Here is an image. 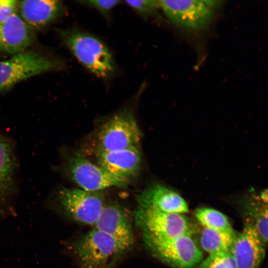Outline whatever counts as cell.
<instances>
[{
  "instance_id": "obj_23",
  "label": "cell",
  "mask_w": 268,
  "mask_h": 268,
  "mask_svg": "<svg viewBox=\"0 0 268 268\" xmlns=\"http://www.w3.org/2000/svg\"><path fill=\"white\" fill-rule=\"evenodd\" d=\"M17 9V0H0V22L5 21L16 13Z\"/></svg>"
},
{
  "instance_id": "obj_14",
  "label": "cell",
  "mask_w": 268,
  "mask_h": 268,
  "mask_svg": "<svg viewBox=\"0 0 268 268\" xmlns=\"http://www.w3.org/2000/svg\"><path fill=\"white\" fill-rule=\"evenodd\" d=\"M139 206L167 213L189 212L186 201L176 191L160 184L148 187L138 196Z\"/></svg>"
},
{
  "instance_id": "obj_8",
  "label": "cell",
  "mask_w": 268,
  "mask_h": 268,
  "mask_svg": "<svg viewBox=\"0 0 268 268\" xmlns=\"http://www.w3.org/2000/svg\"><path fill=\"white\" fill-rule=\"evenodd\" d=\"M219 1L210 0H159L160 8L174 24L198 31L206 28L212 19Z\"/></svg>"
},
{
  "instance_id": "obj_16",
  "label": "cell",
  "mask_w": 268,
  "mask_h": 268,
  "mask_svg": "<svg viewBox=\"0 0 268 268\" xmlns=\"http://www.w3.org/2000/svg\"><path fill=\"white\" fill-rule=\"evenodd\" d=\"M34 39L33 30L16 13L0 22V51L16 54L23 51Z\"/></svg>"
},
{
  "instance_id": "obj_12",
  "label": "cell",
  "mask_w": 268,
  "mask_h": 268,
  "mask_svg": "<svg viewBox=\"0 0 268 268\" xmlns=\"http://www.w3.org/2000/svg\"><path fill=\"white\" fill-rule=\"evenodd\" d=\"M266 248L253 226L245 221L242 231L236 235L229 252L236 268H259L265 257Z\"/></svg>"
},
{
  "instance_id": "obj_10",
  "label": "cell",
  "mask_w": 268,
  "mask_h": 268,
  "mask_svg": "<svg viewBox=\"0 0 268 268\" xmlns=\"http://www.w3.org/2000/svg\"><path fill=\"white\" fill-rule=\"evenodd\" d=\"M141 137L134 115L123 111L115 114L101 127L98 134L97 150L110 151L137 147Z\"/></svg>"
},
{
  "instance_id": "obj_19",
  "label": "cell",
  "mask_w": 268,
  "mask_h": 268,
  "mask_svg": "<svg viewBox=\"0 0 268 268\" xmlns=\"http://www.w3.org/2000/svg\"><path fill=\"white\" fill-rule=\"evenodd\" d=\"M249 216L246 220L253 226L260 239L267 247L268 244V205L263 200L250 205Z\"/></svg>"
},
{
  "instance_id": "obj_20",
  "label": "cell",
  "mask_w": 268,
  "mask_h": 268,
  "mask_svg": "<svg viewBox=\"0 0 268 268\" xmlns=\"http://www.w3.org/2000/svg\"><path fill=\"white\" fill-rule=\"evenodd\" d=\"M236 267L229 251L209 255L199 264V268H232Z\"/></svg>"
},
{
  "instance_id": "obj_17",
  "label": "cell",
  "mask_w": 268,
  "mask_h": 268,
  "mask_svg": "<svg viewBox=\"0 0 268 268\" xmlns=\"http://www.w3.org/2000/svg\"><path fill=\"white\" fill-rule=\"evenodd\" d=\"M234 231H221L206 228L201 231L199 242L209 255L229 251L235 237Z\"/></svg>"
},
{
  "instance_id": "obj_3",
  "label": "cell",
  "mask_w": 268,
  "mask_h": 268,
  "mask_svg": "<svg viewBox=\"0 0 268 268\" xmlns=\"http://www.w3.org/2000/svg\"><path fill=\"white\" fill-rule=\"evenodd\" d=\"M70 246L79 268H112L128 251L113 237L95 228Z\"/></svg>"
},
{
  "instance_id": "obj_1",
  "label": "cell",
  "mask_w": 268,
  "mask_h": 268,
  "mask_svg": "<svg viewBox=\"0 0 268 268\" xmlns=\"http://www.w3.org/2000/svg\"><path fill=\"white\" fill-rule=\"evenodd\" d=\"M49 210L75 222L94 226L104 205L101 192L60 187L52 191L45 201Z\"/></svg>"
},
{
  "instance_id": "obj_9",
  "label": "cell",
  "mask_w": 268,
  "mask_h": 268,
  "mask_svg": "<svg viewBox=\"0 0 268 268\" xmlns=\"http://www.w3.org/2000/svg\"><path fill=\"white\" fill-rule=\"evenodd\" d=\"M19 167L15 143L0 132V220L14 213Z\"/></svg>"
},
{
  "instance_id": "obj_7",
  "label": "cell",
  "mask_w": 268,
  "mask_h": 268,
  "mask_svg": "<svg viewBox=\"0 0 268 268\" xmlns=\"http://www.w3.org/2000/svg\"><path fill=\"white\" fill-rule=\"evenodd\" d=\"M147 249L153 257L175 268H193L203 260V253L193 237L169 238L142 236Z\"/></svg>"
},
{
  "instance_id": "obj_15",
  "label": "cell",
  "mask_w": 268,
  "mask_h": 268,
  "mask_svg": "<svg viewBox=\"0 0 268 268\" xmlns=\"http://www.w3.org/2000/svg\"><path fill=\"white\" fill-rule=\"evenodd\" d=\"M19 16L32 30L43 28L53 22L63 12L62 1L58 0L17 1Z\"/></svg>"
},
{
  "instance_id": "obj_21",
  "label": "cell",
  "mask_w": 268,
  "mask_h": 268,
  "mask_svg": "<svg viewBox=\"0 0 268 268\" xmlns=\"http://www.w3.org/2000/svg\"><path fill=\"white\" fill-rule=\"evenodd\" d=\"M125 2L137 13L143 16L153 15L160 8L159 0H126Z\"/></svg>"
},
{
  "instance_id": "obj_18",
  "label": "cell",
  "mask_w": 268,
  "mask_h": 268,
  "mask_svg": "<svg viewBox=\"0 0 268 268\" xmlns=\"http://www.w3.org/2000/svg\"><path fill=\"white\" fill-rule=\"evenodd\" d=\"M194 215L203 228L221 231H234L227 217L215 209L198 208L194 211Z\"/></svg>"
},
{
  "instance_id": "obj_4",
  "label": "cell",
  "mask_w": 268,
  "mask_h": 268,
  "mask_svg": "<svg viewBox=\"0 0 268 268\" xmlns=\"http://www.w3.org/2000/svg\"><path fill=\"white\" fill-rule=\"evenodd\" d=\"M134 215L142 236L154 238L193 237L199 232L197 224L185 214L167 213L138 206Z\"/></svg>"
},
{
  "instance_id": "obj_5",
  "label": "cell",
  "mask_w": 268,
  "mask_h": 268,
  "mask_svg": "<svg viewBox=\"0 0 268 268\" xmlns=\"http://www.w3.org/2000/svg\"><path fill=\"white\" fill-rule=\"evenodd\" d=\"M57 168L79 189L86 191L100 192L113 187H125L129 182L111 174L77 152L65 158Z\"/></svg>"
},
{
  "instance_id": "obj_2",
  "label": "cell",
  "mask_w": 268,
  "mask_h": 268,
  "mask_svg": "<svg viewBox=\"0 0 268 268\" xmlns=\"http://www.w3.org/2000/svg\"><path fill=\"white\" fill-rule=\"evenodd\" d=\"M59 33L70 52L91 73L103 79L114 75L115 64L112 55L99 38L75 29H62Z\"/></svg>"
},
{
  "instance_id": "obj_6",
  "label": "cell",
  "mask_w": 268,
  "mask_h": 268,
  "mask_svg": "<svg viewBox=\"0 0 268 268\" xmlns=\"http://www.w3.org/2000/svg\"><path fill=\"white\" fill-rule=\"evenodd\" d=\"M64 63L38 53L21 52L0 61V92L10 89L18 82L31 76L59 69Z\"/></svg>"
},
{
  "instance_id": "obj_11",
  "label": "cell",
  "mask_w": 268,
  "mask_h": 268,
  "mask_svg": "<svg viewBox=\"0 0 268 268\" xmlns=\"http://www.w3.org/2000/svg\"><path fill=\"white\" fill-rule=\"evenodd\" d=\"M93 226L113 237L127 250L133 245L134 237L130 214L117 203L105 204Z\"/></svg>"
},
{
  "instance_id": "obj_22",
  "label": "cell",
  "mask_w": 268,
  "mask_h": 268,
  "mask_svg": "<svg viewBox=\"0 0 268 268\" xmlns=\"http://www.w3.org/2000/svg\"><path fill=\"white\" fill-rule=\"evenodd\" d=\"M120 0H82L80 2L83 5L92 7L99 12L105 18L109 19L113 9L120 3Z\"/></svg>"
},
{
  "instance_id": "obj_13",
  "label": "cell",
  "mask_w": 268,
  "mask_h": 268,
  "mask_svg": "<svg viewBox=\"0 0 268 268\" xmlns=\"http://www.w3.org/2000/svg\"><path fill=\"white\" fill-rule=\"evenodd\" d=\"M96 156L98 165L111 174L128 181L140 169L141 155L138 146L110 151L97 150Z\"/></svg>"
},
{
  "instance_id": "obj_24",
  "label": "cell",
  "mask_w": 268,
  "mask_h": 268,
  "mask_svg": "<svg viewBox=\"0 0 268 268\" xmlns=\"http://www.w3.org/2000/svg\"><path fill=\"white\" fill-rule=\"evenodd\" d=\"M236 268L234 267V268Z\"/></svg>"
}]
</instances>
